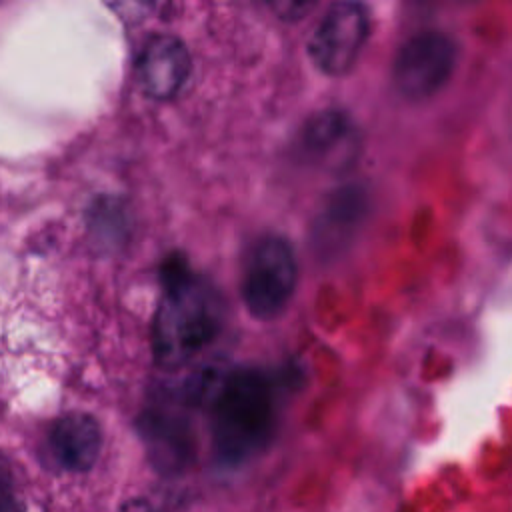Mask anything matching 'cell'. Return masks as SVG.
I'll return each mask as SVG.
<instances>
[{"label": "cell", "instance_id": "1", "mask_svg": "<svg viewBox=\"0 0 512 512\" xmlns=\"http://www.w3.org/2000/svg\"><path fill=\"white\" fill-rule=\"evenodd\" d=\"M164 286L152 322V354L158 366L178 368L204 350L222 326V298L178 254L160 266Z\"/></svg>", "mask_w": 512, "mask_h": 512}, {"label": "cell", "instance_id": "2", "mask_svg": "<svg viewBox=\"0 0 512 512\" xmlns=\"http://www.w3.org/2000/svg\"><path fill=\"white\" fill-rule=\"evenodd\" d=\"M274 392L264 374H226L212 402V444L220 462L238 464L264 448L274 430Z\"/></svg>", "mask_w": 512, "mask_h": 512}, {"label": "cell", "instance_id": "3", "mask_svg": "<svg viewBox=\"0 0 512 512\" xmlns=\"http://www.w3.org/2000/svg\"><path fill=\"white\" fill-rule=\"evenodd\" d=\"M298 278L292 246L278 236L258 240L242 274V300L248 312L260 320L278 316L290 302Z\"/></svg>", "mask_w": 512, "mask_h": 512}, {"label": "cell", "instance_id": "4", "mask_svg": "<svg viewBox=\"0 0 512 512\" xmlns=\"http://www.w3.org/2000/svg\"><path fill=\"white\" fill-rule=\"evenodd\" d=\"M370 18L358 2H336L312 32L308 52L314 66L328 76L346 74L368 38Z\"/></svg>", "mask_w": 512, "mask_h": 512}, {"label": "cell", "instance_id": "5", "mask_svg": "<svg viewBox=\"0 0 512 512\" xmlns=\"http://www.w3.org/2000/svg\"><path fill=\"white\" fill-rule=\"evenodd\" d=\"M456 62L454 42L440 32H422L402 44L394 58L392 78L398 92L422 100L438 92L450 78Z\"/></svg>", "mask_w": 512, "mask_h": 512}, {"label": "cell", "instance_id": "6", "mask_svg": "<svg viewBox=\"0 0 512 512\" xmlns=\"http://www.w3.org/2000/svg\"><path fill=\"white\" fill-rule=\"evenodd\" d=\"M190 70V52L174 34H150L136 56L138 82L146 96L154 100L174 98L184 88Z\"/></svg>", "mask_w": 512, "mask_h": 512}, {"label": "cell", "instance_id": "7", "mask_svg": "<svg viewBox=\"0 0 512 512\" xmlns=\"http://www.w3.org/2000/svg\"><path fill=\"white\" fill-rule=\"evenodd\" d=\"M138 436L150 464L158 474L180 472L192 456V436L188 422L164 404L148 406L136 420Z\"/></svg>", "mask_w": 512, "mask_h": 512}, {"label": "cell", "instance_id": "8", "mask_svg": "<svg viewBox=\"0 0 512 512\" xmlns=\"http://www.w3.org/2000/svg\"><path fill=\"white\" fill-rule=\"evenodd\" d=\"M102 448V428L92 414L70 412L52 422L46 434L48 460L64 472L90 470Z\"/></svg>", "mask_w": 512, "mask_h": 512}, {"label": "cell", "instance_id": "9", "mask_svg": "<svg viewBox=\"0 0 512 512\" xmlns=\"http://www.w3.org/2000/svg\"><path fill=\"white\" fill-rule=\"evenodd\" d=\"M356 142L354 124L346 114L334 110L312 116L302 134V144L308 156L328 168L344 166L352 160L358 148Z\"/></svg>", "mask_w": 512, "mask_h": 512}, {"label": "cell", "instance_id": "10", "mask_svg": "<svg viewBox=\"0 0 512 512\" xmlns=\"http://www.w3.org/2000/svg\"><path fill=\"white\" fill-rule=\"evenodd\" d=\"M126 212L116 204L114 198H98L90 206L88 226L98 242L112 246L114 242H124L126 238Z\"/></svg>", "mask_w": 512, "mask_h": 512}, {"label": "cell", "instance_id": "11", "mask_svg": "<svg viewBox=\"0 0 512 512\" xmlns=\"http://www.w3.org/2000/svg\"><path fill=\"white\" fill-rule=\"evenodd\" d=\"M360 218V196L344 192L330 202V208L324 212L322 232L324 238H342L346 230Z\"/></svg>", "mask_w": 512, "mask_h": 512}, {"label": "cell", "instance_id": "12", "mask_svg": "<svg viewBox=\"0 0 512 512\" xmlns=\"http://www.w3.org/2000/svg\"><path fill=\"white\" fill-rule=\"evenodd\" d=\"M0 512H22V504L10 484V480L0 472Z\"/></svg>", "mask_w": 512, "mask_h": 512}, {"label": "cell", "instance_id": "13", "mask_svg": "<svg viewBox=\"0 0 512 512\" xmlns=\"http://www.w3.org/2000/svg\"><path fill=\"white\" fill-rule=\"evenodd\" d=\"M118 512H154V508L146 500H130V502L122 504V508Z\"/></svg>", "mask_w": 512, "mask_h": 512}]
</instances>
